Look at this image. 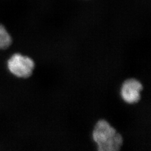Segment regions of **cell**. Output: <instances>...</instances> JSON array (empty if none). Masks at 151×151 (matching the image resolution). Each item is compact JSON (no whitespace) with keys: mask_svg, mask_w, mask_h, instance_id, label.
Instances as JSON below:
<instances>
[{"mask_svg":"<svg viewBox=\"0 0 151 151\" xmlns=\"http://www.w3.org/2000/svg\"><path fill=\"white\" fill-rule=\"evenodd\" d=\"M93 140L100 151H118L123 144V138L108 121L101 119L97 122L92 132Z\"/></svg>","mask_w":151,"mask_h":151,"instance_id":"1","label":"cell"},{"mask_svg":"<svg viewBox=\"0 0 151 151\" xmlns=\"http://www.w3.org/2000/svg\"><path fill=\"white\" fill-rule=\"evenodd\" d=\"M35 62L30 57L20 53L12 55L7 62V67L12 75L20 78H27L32 75Z\"/></svg>","mask_w":151,"mask_h":151,"instance_id":"2","label":"cell"},{"mask_svg":"<svg viewBox=\"0 0 151 151\" xmlns=\"http://www.w3.org/2000/svg\"><path fill=\"white\" fill-rule=\"evenodd\" d=\"M143 85L140 81L135 78H129L124 81L121 87L120 95L125 103L134 104L141 99L140 92Z\"/></svg>","mask_w":151,"mask_h":151,"instance_id":"3","label":"cell"},{"mask_svg":"<svg viewBox=\"0 0 151 151\" xmlns=\"http://www.w3.org/2000/svg\"><path fill=\"white\" fill-rule=\"evenodd\" d=\"M12 43L10 34L4 25L0 24V50L9 48Z\"/></svg>","mask_w":151,"mask_h":151,"instance_id":"4","label":"cell"}]
</instances>
